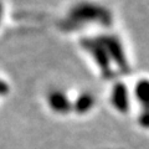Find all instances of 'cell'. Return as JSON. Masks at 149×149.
Returning <instances> with one entry per match:
<instances>
[{
    "mask_svg": "<svg viewBox=\"0 0 149 149\" xmlns=\"http://www.w3.org/2000/svg\"><path fill=\"white\" fill-rule=\"evenodd\" d=\"M88 22H97V24L108 26L112 24L111 13L96 4L80 3L73 6L68 13V16L63 21V26L66 29L72 30Z\"/></svg>",
    "mask_w": 149,
    "mask_h": 149,
    "instance_id": "cell-1",
    "label": "cell"
},
{
    "mask_svg": "<svg viewBox=\"0 0 149 149\" xmlns=\"http://www.w3.org/2000/svg\"><path fill=\"white\" fill-rule=\"evenodd\" d=\"M97 41L104 47L109 60H113L116 65L120 68V71L127 73L129 71L127 57H125V54L123 51V46L117 37L112 36V35H103V36L98 37Z\"/></svg>",
    "mask_w": 149,
    "mask_h": 149,
    "instance_id": "cell-2",
    "label": "cell"
},
{
    "mask_svg": "<svg viewBox=\"0 0 149 149\" xmlns=\"http://www.w3.org/2000/svg\"><path fill=\"white\" fill-rule=\"evenodd\" d=\"M82 46L83 49L87 50L88 52L92 55V57L95 58L96 63L100 66L102 73H103L104 77H112L113 76V72L111 70V60L107 55L104 47L102 46L97 39H83L82 40Z\"/></svg>",
    "mask_w": 149,
    "mask_h": 149,
    "instance_id": "cell-3",
    "label": "cell"
},
{
    "mask_svg": "<svg viewBox=\"0 0 149 149\" xmlns=\"http://www.w3.org/2000/svg\"><path fill=\"white\" fill-rule=\"evenodd\" d=\"M112 102H113L117 111L122 112V113H125L128 111V107H129L128 92L123 83H117L114 86L113 93H112Z\"/></svg>",
    "mask_w": 149,
    "mask_h": 149,
    "instance_id": "cell-4",
    "label": "cell"
},
{
    "mask_svg": "<svg viewBox=\"0 0 149 149\" xmlns=\"http://www.w3.org/2000/svg\"><path fill=\"white\" fill-rule=\"evenodd\" d=\"M47 101H49V104L51 106V108L55 112H58V113H67L72 108V104L70 103L68 98L62 92H58V91L51 92L47 97Z\"/></svg>",
    "mask_w": 149,
    "mask_h": 149,
    "instance_id": "cell-5",
    "label": "cell"
},
{
    "mask_svg": "<svg viewBox=\"0 0 149 149\" xmlns=\"http://www.w3.org/2000/svg\"><path fill=\"white\" fill-rule=\"evenodd\" d=\"M93 104H95L93 96L90 95V93H83V95H81L76 100V102L73 104V108L77 113H86V112H88L92 108Z\"/></svg>",
    "mask_w": 149,
    "mask_h": 149,
    "instance_id": "cell-6",
    "label": "cell"
},
{
    "mask_svg": "<svg viewBox=\"0 0 149 149\" xmlns=\"http://www.w3.org/2000/svg\"><path fill=\"white\" fill-rule=\"evenodd\" d=\"M136 96L138 101H141L144 106H147L148 102V82L146 80H142L137 83L136 86Z\"/></svg>",
    "mask_w": 149,
    "mask_h": 149,
    "instance_id": "cell-7",
    "label": "cell"
},
{
    "mask_svg": "<svg viewBox=\"0 0 149 149\" xmlns=\"http://www.w3.org/2000/svg\"><path fill=\"white\" fill-rule=\"evenodd\" d=\"M9 92V87L8 85L4 81L0 80V96H4V95H6V93Z\"/></svg>",
    "mask_w": 149,
    "mask_h": 149,
    "instance_id": "cell-8",
    "label": "cell"
},
{
    "mask_svg": "<svg viewBox=\"0 0 149 149\" xmlns=\"http://www.w3.org/2000/svg\"><path fill=\"white\" fill-rule=\"evenodd\" d=\"M0 20H1V6H0Z\"/></svg>",
    "mask_w": 149,
    "mask_h": 149,
    "instance_id": "cell-9",
    "label": "cell"
}]
</instances>
